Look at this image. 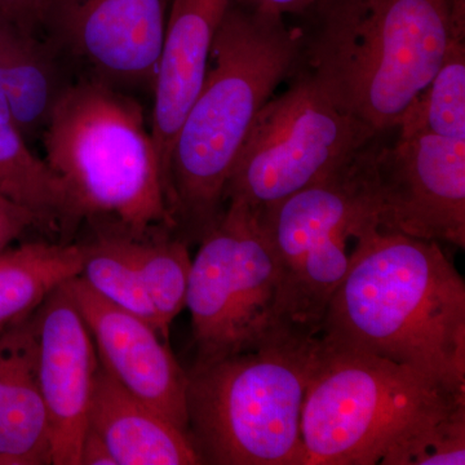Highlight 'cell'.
<instances>
[{"mask_svg":"<svg viewBox=\"0 0 465 465\" xmlns=\"http://www.w3.org/2000/svg\"><path fill=\"white\" fill-rule=\"evenodd\" d=\"M66 283L34 312L36 371L50 423L52 464L81 465L100 361Z\"/></svg>","mask_w":465,"mask_h":465,"instance_id":"cell-11","label":"cell"},{"mask_svg":"<svg viewBox=\"0 0 465 465\" xmlns=\"http://www.w3.org/2000/svg\"><path fill=\"white\" fill-rule=\"evenodd\" d=\"M460 405L465 391L420 370L317 338L300 424L304 465H388Z\"/></svg>","mask_w":465,"mask_h":465,"instance_id":"cell-5","label":"cell"},{"mask_svg":"<svg viewBox=\"0 0 465 465\" xmlns=\"http://www.w3.org/2000/svg\"><path fill=\"white\" fill-rule=\"evenodd\" d=\"M399 136L430 134L465 140V38L451 43L430 84L406 110Z\"/></svg>","mask_w":465,"mask_h":465,"instance_id":"cell-20","label":"cell"},{"mask_svg":"<svg viewBox=\"0 0 465 465\" xmlns=\"http://www.w3.org/2000/svg\"><path fill=\"white\" fill-rule=\"evenodd\" d=\"M41 140L43 161L65 188L79 222L134 240L174 231L150 124L134 94L74 78Z\"/></svg>","mask_w":465,"mask_h":465,"instance_id":"cell-4","label":"cell"},{"mask_svg":"<svg viewBox=\"0 0 465 465\" xmlns=\"http://www.w3.org/2000/svg\"><path fill=\"white\" fill-rule=\"evenodd\" d=\"M375 137L369 182L376 228L465 247V140L430 134Z\"/></svg>","mask_w":465,"mask_h":465,"instance_id":"cell-9","label":"cell"},{"mask_svg":"<svg viewBox=\"0 0 465 465\" xmlns=\"http://www.w3.org/2000/svg\"><path fill=\"white\" fill-rule=\"evenodd\" d=\"M232 0H173L159 56L150 130L166 180L176 134L206 78L211 48Z\"/></svg>","mask_w":465,"mask_h":465,"instance_id":"cell-13","label":"cell"},{"mask_svg":"<svg viewBox=\"0 0 465 465\" xmlns=\"http://www.w3.org/2000/svg\"><path fill=\"white\" fill-rule=\"evenodd\" d=\"M47 0H0V18L24 32L42 36Z\"/></svg>","mask_w":465,"mask_h":465,"instance_id":"cell-24","label":"cell"},{"mask_svg":"<svg viewBox=\"0 0 465 465\" xmlns=\"http://www.w3.org/2000/svg\"><path fill=\"white\" fill-rule=\"evenodd\" d=\"M293 75L251 125L226 183L225 204L240 202L262 213L335 173L379 136L339 109L304 72Z\"/></svg>","mask_w":465,"mask_h":465,"instance_id":"cell-7","label":"cell"},{"mask_svg":"<svg viewBox=\"0 0 465 465\" xmlns=\"http://www.w3.org/2000/svg\"><path fill=\"white\" fill-rule=\"evenodd\" d=\"M84 244L30 242L0 253V333L32 316L84 268Z\"/></svg>","mask_w":465,"mask_h":465,"instance_id":"cell-17","label":"cell"},{"mask_svg":"<svg viewBox=\"0 0 465 465\" xmlns=\"http://www.w3.org/2000/svg\"><path fill=\"white\" fill-rule=\"evenodd\" d=\"M167 0H47L42 38L74 78L153 94Z\"/></svg>","mask_w":465,"mask_h":465,"instance_id":"cell-10","label":"cell"},{"mask_svg":"<svg viewBox=\"0 0 465 465\" xmlns=\"http://www.w3.org/2000/svg\"><path fill=\"white\" fill-rule=\"evenodd\" d=\"M0 113L3 115L7 116L8 119H11L8 112L7 100H5V91H3L2 84H0Z\"/></svg>","mask_w":465,"mask_h":465,"instance_id":"cell-27","label":"cell"},{"mask_svg":"<svg viewBox=\"0 0 465 465\" xmlns=\"http://www.w3.org/2000/svg\"><path fill=\"white\" fill-rule=\"evenodd\" d=\"M87 427L105 442L116 465L202 464L188 433L134 397L101 365Z\"/></svg>","mask_w":465,"mask_h":465,"instance_id":"cell-14","label":"cell"},{"mask_svg":"<svg viewBox=\"0 0 465 465\" xmlns=\"http://www.w3.org/2000/svg\"><path fill=\"white\" fill-rule=\"evenodd\" d=\"M318 339L465 391V283L439 242L366 226Z\"/></svg>","mask_w":465,"mask_h":465,"instance_id":"cell-1","label":"cell"},{"mask_svg":"<svg viewBox=\"0 0 465 465\" xmlns=\"http://www.w3.org/2000/svg\"><path fill=\"white\" fill-rule=\"evenodd\" d=\"M192 259L186 305L194 365L286 339L278 331V269L259 213L228 202Z\"/></svg>","mask_w":465,"mask_h":465,"instance_id":"cell-8","label":"cell"},{"mask_svg":"<svg viewBox=\"0 0 465 465\" xmlns=\"http://www.w3.org/2000/svg\"><path fill=\"white\" fill-rule=\"evenodd\" d=\"M33 314L0 333V465L52 464Z\"/></svg>","mask_w":465,"mask_h":465,"instance_id":"cell-15","label":"cell"},{"mask_svg":"<svg viewBox=\"0 0 465 465\" xmlns=\"http://www.w3.org/2000/svg\"><path fill=\"white\" fill-rule=\"evenodd\" d=\"M79 277L100 298L143 318L162 335L157 313L128 251L127 238L100 234L94 243L84 244V268Z\"/></svg>","mask_w":465,"mask_h":465,"instance_id":"cell-21","label":"cell"},{"mask_svg":"<svg viewBox=\"0 0 465 465\" xmlns=\"http://www.w3.org/2000/svg\"><path fill=\"white\" fill-rule=\"evenodd\" d=\"M127 246L168 341L171 323L186 305L192 268L188 242L164 231L143 240L127 238Z\"/></svg>","mask_w":465,"mask_h":465,"instance_id":"cell-19","label":"cell"},{"mask_svg":"<svg viewBox=\"0 0 465 465\" xmlns=\"http://www.w3.org/2000/svg\"><path fill=\"white\" fill-rule=\"evenodd\" d=\"M465 405L427 425L388 465H464Z\"/></svg>","mask_w":465,"mask_h":465,"instance_id":"cell-22","label":"cell"},{"mask_svg":"<svg viewBox=\"0 0 465 465\" xmlns=\"http://www.w3.org/2000/svg\"><path fill=\"white\" fill-rule=\"evenodd\" d=\"M73 79L50 43L0 18V84L12 124L27 143L41 139L52 109Z\"/></svg>","mask_w":465,"mask_h":465,"instance_id":"cell-16","label":"cell"},{"mask_svg":"<svg viewBox=\"0 0 465 465\" xmlns=\"http://www.w3.org/2000/svg\"><path fill=\"white\" fill-rule=\"evenodd\" d=\"M32 228L41 229L32 211L0 193V253Z\"/></svg>","mask_w":465,"mask_h":465,"instance_id":"cell-23","label":"cell"},{"mask_svg":"<svg viewBox=\"0 0 465 465\" xmlns=\"http://www.w3.org/2000/svg\"><path fill=\"white\" fill-rule=\"evenodd\" d=\"M238 5L259 11L281 15H302L313 7L318 0H234Z\"/></svg>","mask_w":465,"mask_h":465,"instance_id":"cell-25","label":"cell"},{"mask_svg":"<svg viewBox=\"0 0 465 465\" xmlns=\"http://www.w3.org/2000/svg\"><path fill=\"white\" fill-rule=\"evenodd\" d=\"M316 345L280 339L186 372L188 434L202 464L304 465L300 424Z\"/></svg>","mask_w":465,"mask_h":465,"instance_id":"cell-6","label":"cell"},{"mask_svg":"<svg viewBox=\"0 0 465 465\" xmlns=\"http://www.w3.org/2000/svg\"><path fill=\"white\" fill-rule=\"evenodd\" d=\"M81 465H116L99 434L87 427L81 448Z\"/></svg>","mask_w":465,"mask_h":465,"instance_id":"cell-26","label":"cell"},{"mask_svg":"<svg viewBox=\"0 0 465 465\" xmlns=\"http://www.w3.org/2000/svg\"><path fill=\"white\" fill-rule=\"evenodd\" d=\"M67 284L90 330L100 365L134 397L188 433V374L146 321L100 298L81 277Z\"/></svg>","mask_w":465,"mask_h":465,"instance_id":"cell-12","label":"cell"},{"mask_svg":"<svg viewBox=\"0 0 465 465\" xmlns=\"http://www.w3.org/2000/svg\"><path fill=\"white\" fill-rule=\"evenodd\" d=\"M0 193L29 208L42 231L58 232L65 238L81 224L63 183L45 162L34 154L25 137L2 113Z\"/></svg>","mask_w":465,"mask_h":465,"instance_id":"cell-18","label":"cell"},{"mask_svg":"<svg viewBox=\"0 0 465 465\" xmlns=\"http://www.w3.org/2000/svg\"><path fill=\"white\" fill-rule=\"evenodd\" d=\"M302 36L284 16L232 0L168 163V204L183 241H201L224 213L238 153L260 110L298 67Z\"/></svg>","mask_w":465,"mask_h":465,"instance_id":"cell-2","label":"cell"},{"mask_svg":"<svg viewBox=\"0 0 465 465\" xmlns=\"http://www.w3.org/2000/svg\"><path fill=\"white\" fill-rule=\"evenodd\" d=\"M305 14L296 69L378 134L397 128L465 38V0H318Z\"/></svg>","mask_w":465,"mask_h":465,"instance_id":"cell-3","label":"cell"}]
</instances>
